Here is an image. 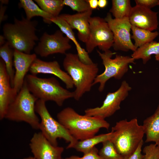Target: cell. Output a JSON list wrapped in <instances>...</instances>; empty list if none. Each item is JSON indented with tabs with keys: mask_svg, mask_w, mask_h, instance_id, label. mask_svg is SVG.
Wrapping results in <instances>:
<instances>
[{
	"mask_svg": "<svg viewBox=\"0 0 159 159\" xmlns=\"http://www.w3.org/2000/svg\"><path fill=\"white\" fill-rule=\"evenodd\" d=\"M63 62L66 72L72 78L75 87L73 98L79 100L86 92L90 91L99 68L97 64H86L79 59L77 54L66 53Z\"/></svg>",
	"mask_w": 159,
	"mask_h": 159,
	"instance_id": "3957f363",
	"label": "cell"
},
{
	"mask_svg": "<svg viewBox=\"0 0 159 159\" xmlns=\"http://www.w3.org/2000/svg\"><path fill=\"white\" fill-rule=\"evenodd\" d=\"M7 9L6 6L1 4L0 7V23L5 20L7 18L5 14Z\"/></svg>",
	"mask_w": 159,
	"mask_h": 159,
	"instance_id": "836d02e7",
	"label": "cell"
},
{
	"mask_svg": "<svg viewBox=\"0 0 159 159\" xmlns=\"http://www.w3.org/2000/svg\"><path fill=\"white\" fill-rule=\"evenodd\" d=\"M131 89L128 83L123 81L117 90L108 93L100 107L87 108L85 115L104 119L112 116L120 109L121 102L127 97Z\"/></svg>",
	"mask_w": 159,
	"mask_h": 159,
	"instance_id": "30bf717a",
	"label": "cell"
},
{
	"mask_svg": "<svg viewBox=\"0 0 159 159\" xmlns=\"http://www.w3.org/2000/svg\"><path fill=\"white\" fill-rule=\"evenodd\" d=\"M63 4L77 13L85 12L91 9L86 0H63Z\"/></svg>",
	"mask_w": 159,
	"mask_h": 159,
	"instance_id": "f1b7e54d",
	"label": "cell"
},
{
	"mask_svg": "<svg viewBox=\"0 0 159 159\" xmlns=\"http://www.w3.org/2000/svg\"><path fill=\"white\" fill-rule=\"evenodd\" d=\"M29 71L31 74L35 75L40 73L54 75L64 83L67 89H71L74 87L72 78L66 72L61 69L56 61L46 62L37 58L32 64Z\"/></svg>",
	"mask_w": 159,
	"mask_h": 159,
	"instance_id": "9a60e30c",
	"label": "cell"
},
{
	"mask_svg": "<svg viewBox=\"0 0 159 159\" xmlns=\"http://www.w3.org/2000/svg\"><path fill=\"white\" fill-rule=\"evenodd\" d=\"M131 30V38L134 41V45L137 49L152 42L159 35L157 31L151 32L132 25Z\"/></svg>",
	"mask_w": 159,
	"mask_h": 159,
	"instance_id": "603a6c76",
	"label": "cell"
},
{
	"mask_svg": "<svg viewBox=\"0 0 159 159\" xmlns=\"http://www.w3.org/2000/svg\"><path fill=\"white\" fill-rule=\"evenodd\" d=\"M45 102L38 99L35 104L36 112L41 118L39 130L53 145L58 146L57 139H62L69 143L67 148H72L77 140L58 120L52 117L47 108Z\"/></svg>",
	"mask_w": 159,
	"mask_h": 159,
	"instance_id": "52a82bcc",
	"label": "cell"
},
{
	"mask_svg": "<svg viewBox=\"0 0 159 159\" xmlns=\"http://www.w3.org/2000/svg\"><path fill=\"white\" fill-rule=\"evenodd\" d=\"M142 126L146 135L145 142H153L159 145V105L153 114L144 120Z\"/></svg>",
	"mask_w": 159,
	"mask_h": 159,
	"instance_id": "d6986e66",
	"label": "cell"
},
{
	"mask_svg": "<svg viewBox=\"0 0 159 159\" xmlns=\"http://www.w3.org/2000/svg\"><path fill=\"white\" fill-rule=\"evenodd\" d=\"M153 55H155L156 60L159 61V42L153 41L138 48L131 57L135 60L142 59L143 64H145Z\"/></svg>",
	"mask_w": 159,
	"mask_h": 159,
	"instance_id": "ffe728a7",
	"label": "cell"
},
{
	"mask_svg": "<svg viewBox=\"0 0 159 159\" xmlns=\"http://www.w3.org/2000/svg\"><path fill=\"white\" fill-rule=\"evenodd\" d=\"M58 120L77 140L95 135L101 128L108 130L110 124L105 119L79 114L73 108L65 107L57 115Z\"/></svg>",
	"mask_w": 159,
	"mask_h": 159,
	"instance_id": "6da1fadb",
	"label": "cell"
},
{
	"mask_svg": "<svg viewBox=\"0 0 159 159\" xmlns=\"http://www.w3.org/2000/svg\"><path fill=\"white\" fill-rule=\"evenodd\" d=\"M143 152V159H159V145L155 143L145 146Z\"/></svg>",
	"mask_w": 159,
	"mask_h": 159,
	"instance_id": "f546056e",
	"label": "cell"
},
{
	"mask_svg": "<svg viewBox=\"0 0 159 159\" xmlns=\"http://www.w3.org/2000/svg\"><path fill=\"white\" fill-rule=\"evenodd\" d=\"M70 41L60 30L52 34L44 32L34 47V51L35 54L42 57L56 53L65 54L66 51L72 47Z\"/></svg>",
	"mask_w": 159,
	"mask_h": 159,
	"instance_id": "7c38bea8",
	"label": "cell"
},
{
	"mask_svg": "<svg viewBox=\"0 0 159 159\" xmlns=\"http://www.w3.org/2000/svg\"><path fill=\"white\" fill-rule=\"evenodd\" d=\"M22 159H35L34 157H29Z\"/></svg>",
	"mask_w": 159,
	"mask_h": 159,
	"instance_id": "f35d334b",
	"label": "cell"
},
{
	"mask_svg": "<svg viewBox=\"0 0 159 159\" xmlns=\"http://www.w3.org/2000/svg\"><path fill=\"white\" fill-rule=\"evenodd\" d=\"M98 149L94 147L87 152L84 153L82 157L72 156L66 159H103L99 155Z\"/></svg>",
	"mask_w": 159,
	"mask_h": 159,
	"instance_id": "4dcf8cb0",
	"label": "cell"
},
{
	"mask_svg": "<svg viewBox=\"0 0 159 159\" xmlns=\"http://www.w3.org/2000/svg\"><path fill=\"white\" fill-rule=\"evenodd\" d=\"M111 131L112 135L110 140L125 159L135 151L145 134L142 125L138 124L136 118L117 122Z\"/></svg>",
	"mask_w": 159,
	"mask_h": 159,
	"instance_id": "277c9868",
	"label": "cell"
},
{
	"mask_svg": "<svg viewBox=\"0 0 159 159\" xmlns=\"http://www.w3.org/2000/svg\"><path fill=\"white\" fill-rule=\"evenodd\" d=\"M158 26H159V21H158Z\"/></svg>",
	"mask_w": 159,
	"mask_h": 159,
	"instance_id": "ab89813d",
	"label": "cell"
},
{
	"mask_svg": "<svg viewBox=\"0 0 159 159\" xmlns=\"http://www.w3.org/2000/svg\"><path fill=\"white\" fill-rule=\"evenodd\" d=\"M112 135L111 131L107 133L95 135L82 140H77L72 148L84 153L95 147L97 144L110 140Z\"/></svg>",
	"mask_w": 159,
	"mask_h": 159,
	"instance_id": "7402d4cb",
	"label": "cell"
},
{
	"mask_svg": "<svg viewBox=\"0 0 159 159\" xmlns=\"http://www.w3.org/2000/svg\"><path fill=\"white\" fill-rule=\"evenodd\" d=\"M136 5L151 8L159 5V0H135Z\"/></svg>",
	"mask_w": 159,
	"mask_h": 159,
	"instance_id": "1f68e13d",
	"label": "cell"
},
{
	"mask_svg": "<svg viewBox=\"0 0 159 159\" xmlns=\"http://www.w3.org/2000/svg\"><path fill=\"white\" fill-rule=\"evenodd\" d=\"M19 7L22 8L26 15V18L31 20L34 17L39 16L42 17L44 21L50 24L52 17L43 11L40 7L32 0H20L18 4Z\"/></svg>",
	"mask_w": 159,
	"mask_h": 159,
	"instance_id": "44dd1931",
	"label": "cell"
},
{
	"mask_svg": "<svg viewBox=\"0 0 159 159\" xmlns=\"http://www.w3.org/2000/svg\"><path fill=\"white\" fill-rule=\"evenodd\" d=\"M0 2H1V4H7L8 3L9 1L8 0H0Z\"/></svg>",
	"mask_w": 159,
	"mask_h": 159,
	"instance_id": "74e56055",
	"label": "cell"
},
{
	"mask_svg": "<svg viewBox=\"0 0 159 159\" xmlns=\"http://www.w3.org/2000/svg\"><path fill=\"white\" fill-rule=\"evenodd\" d=\"M35 159H62L64 148L52 144L41 132L34 133L29 144Z\"/></svg>",
	"mask_w": 159,
	"mask_h": 159,
	"instance_id": "4fadbf2b",
	"label": "cell"
},
{
	"mask_svg": "<svg viewBox=\"0 0 159 159\" xmlns=\"http://www.w3.org/2000/svg\"><path fill=\"white\" fill-rule=\"evenodd\" d=\"M38 100L29 90L25 83L9 105L5 118L16 122H24L33 129H39L40 121L36 114L35 107Z\"/></svg>",
	"mask_w": 159,
	"mask_h": 159,
	"instance_id": "8992f818",
	"label": "cell"
},
{
	"mask_svg": "<svg viewBox=\"0 0 159 159\" xmlns=\"http://www.w3.org/2000/svg\"><path fill=\"white\" fill-rule=\"evenodd\" d=\"M158 13L150 9L136 5L132 7L129 20L132 25L153 32L158 26Z\"/></svg>",
	"mask_w": 159,
	"mask_h": 159,
	"instance_id": "5bb4252c",
	"label": "cell"
},
{
	"mask_svg": "<svg viewBox=\"0 0 159 159\" xmlns=\"http://www.w3.org/2000/svg\"><path fill=\"white\" fill-rule=\"evenodd\" d=\"M17 94L11 86L5 64L0 59V119L5 118L8 108Z\"/></svg>",
	"mask_w": 159,
	"mask_h": 159,
	"instance_id": "e0dca14e",
	"label": "cell"
},
{
	"mask_svg": "<svg viewBox=\"0 0 159 159\" xmlns=\"http://www.w3.org/2000/svg\"><path fill=\"white\" fill-rule=\"evenodd\" d=\"M102 144V147L98 153L103 159H125L118 152L110 140L104 141Z\"/></svg>",
	"mask_w": 159,
	"mask_h": 159,
	"instance_id": "83f0119b",
	"label": "cell"
},
{
	"mask_svg": "<svg viewBox=\"0 0 159 159\" xmlns=\"http://www.w3.org/2000/svg\"><path fill=\"white\" fill-rule=\"evenodd\" d=\"M93 10L91 9L85 12L73 14H62L59 15L64 19L73 29L78 31V37L82 42L86 43L90 33L89 20Z\"/></svg>",
	"mask_w": 159,
	"mask_h": 159,
	"instance_id": "ac0fdd59",
	"label": "cell"
},
{
	"mask_svg": "<svg viewBox=\"0 0 159 159\" xmlns=\"http://www.w3.org/2000/svg\"><path fill=\"white\" fill-rule=\"evenodd\" d=\"M50 21L52 23H53L57 25L64 34L74 43L77 53H80L84 50V49L82 47L77 40L73 29L64 19L59 16L52 18Z\"/></svg>",
	"mask_w": 159,
	"mask_h": 159,
	"instance_id": "4316f807",
	"label": "cell"
},
{
	"mask_svg": "<svg viewBox=\"0 0 159 159\" xmlns=\"http://www.w3.org/2000/svg\"><path fill=\"white\" fill-rule=\"evenodd\" d=\"M143 141L142 140L140 143L135 151L128 157L126 159H143L144 155L141 153L142 148L143 145Z\"/></svg>",
	"mask_w": 159,
	"mask_h": 159,
	"instance_id": "d6a6232c",
	"label": "cell"
},
{
	"mask_svg": "<svg viewBox=\"0 0 159 159\" xmlns=\"http://www.w3.org/2000/svg\"><path fill=\"white\" fill-rule=\"evenodd\" d=\"M62 159H66V158H65V159H63V158H62Z\"/></svg>",
	"mask_w": 159,
	"mask_h": 159,
	"instance_id": "60d3db41",
	"label": "cell"
},
{
	"mask_svg": "<svg viewBox=\"0 0 159 159\" xmlns=\"http://www.w3.org/2000/svg\"><path fill=\"white\" fill-rule=\"evenodd\" d=\"M37 58L35 53L27 54L14 49V66L15 70L13 87L17 94L22 87L26 73Z\"/></svg>",
	"mask_w": 159,
	"mask_h": 159,
	"instance_id": "2e32d148",
	"label": "cell"
},
{
	"mask_svg": "<svg viewBox=\"0 0 159 159\" xmlns=\"http://www.w3.org/2000/svg\"><path fill=\"white\" fill-rule=\"evenodd\" d=\"M97 52L102 60L105 69L102 74L97 75L93 85L99 83L98 90L102 92L108 80L113 77L121 79L128 71L129 64H135V60L131 57L119 54H117L114 58L112 59L114 53L110 50L102 53L98 50Z\"/></svg>",
	"mask_w": 159,
	"mask_h": 159,
	"instance_id": "ba28073f",
	"label": "cell"
},
{
	"mask_svg": "<svg viewBox=\"0 0 159 159\" xmlns=\"http://www.w3.org/2000/svg\"><path fill=\"white\" fill-rule=\"evenodd\" d=\"M89 23V35L85 43L87 52L91 53L97 47L103 52L110 50L112 47L114 36L107 23L99 16L91 17Z\"/></svg>",
	"mask_w": 159,
	"mask_h": 159,
	"instance_id": "9c48e42d",
	"label": "cell"
},
{
	"mask_svg": "<svg viewBox=\"0 0 159 159\" xmlns=\"http://www.w3.org/2000/svg\"><path fill=\"white\" fill-rule=\"evenodd\" d=\"M37 23L22 16L20 20L15 18L13 23H6L3 25V35L11 48L30 54L39 40L36 33Z\"/></svg>",
	"mask_w": 159,
	"mask_h": 159,
	"instance_id": "7a4b0ae2",
	"label": "cell"
},
{
	"mask_svg": "<svg viewBox=\"0 0 159 159\" xmlns=\"http://www.w3.org/2000/svg\"><path fill=\"white\" fill-rule=\"evenodd\" d=\"M6 39L3 35L0 36V47L3 45L6 42Z\"/></svg>",
	"mask_w": 159,
	"mask_h": 159,
	"instance_id": "8d00e7d4",
	"label": "cell"
},
{
	"mask_svg": "<svg viewBox=\"0 0 159 159\" xmlns=\"http://www.w3.org/2000/svg\"><path fill=\"white\" fill-rule=\"evenodd\" d=\"M14 49L11 48L7 42L0 47V56L4 62L7 74L9 76L11 84L13 87L15 71L14 65Z\"/></svg>",
	"mask_w": 159,
	"mask_h": 159,
	"instance_id": "cb8c5ba5",
	"label": "cell"
},
{
	"mask_svg": "<svg viewBox=\"0 0 159 159\" xmlns=\"http://www.w3.org/2000/svg\"><path fill=\"white\" fill-rule=\"evenodd\" d=\"M110 12L116 19L128 18L132 7L130 0H112Z\"/></svg>",
	"mask_w": 159,
	"mask_h": 159,
	"instance_id": "d4e9b609",
	"label": "cell"
},
{
	"mask_svg": "<svg viewBox=\"0 0 159 159\" xmlns=\"http://www.w3.org/2000/svg\"><path fill=\"white\" fill-rule=\"evenodd\" d=\"M90 8L93 10L95 9L98 6V0H87Z\"/></svg>",
	"mask_w": 159,
	"mask_h": 159,
	"instance_id": "e575fe53",
	"label": "cell"
},
{
	"mask_svg": "<svg viewBox=\"0 0 159 159\" xmlns=\"http://www.w3.org/2000/svg\"><path fill=\"white\" fill-rule=\"evenodd\" d=\"M24 82L29 91L38 99L53 101L59 106H62L65 100L74 97L73 92L62 87L54 77L42 78L28 74Z\"/></svg>",
	"mask_w": 159,
	"mask_h": 159,
	"instance_id": "5b68a950",
	"label": "cell"
},
{
	"mask_svg": "<svg viewBox=\"0 0 159 159\" xmlns=\"http://www.w3.org/2000/svg\"><path fill=\"white\" fill-rule=\"evenodd\" d=\"M43 11L52 18L58 16L64 6L62 0H35Z\"/></svg>",
	"mask_w": 159,
	"mask_h": 159,
	"instance_id": "484cf974",
	"label": "cell"
},
{
	"mask_svg": "<svg viewBox=\"0 0 159 159\" xmlns=\"http://www.w3.org/2000/svg\"><path fill=\"white\" fill-rule=\"evenodd\" d=\"M107 0H98V6L101 8H105L107 5Z\"/></svg>",
	"mask_w": 159,
	"mask_h": 159,
	"instance_id": "d590c367",
	"label": "cell"
},
{
	"mask_svg": "<svg viewBox=\"0 0 159 159\" xmlns=\"http://www.w3.org/2000/svg\"><path fill=\"white\" fill-rule=\"evenodd\" d=\"M112 30L114 36L112 46L116 51L134 52L137 49L131 40L130 24L128 18L116 19L112 18L110 12L107 13L104 18Z\"/></svg>",
	"mask_w": 159,
	"mask_h": 159,
	"instance_id": "8fae6325",
	"label": "cell"
}]
</instances>
